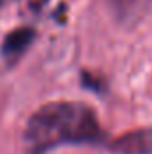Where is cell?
<instances>
[{"instance_id":"6da1fadb","label":"cell","mask_w":152,"mask_h":154,"mask_svg":"<svg viewBox=\"0 0 152 154\" xmlns=\"http://www.w3.org/2000/svg\"><path fill=\"white\" fill-rule=\"evenodd\" d=\"M102 136L97 113L88 104L57 100L31 115L23 129V145L27 154H45L59 145L97 143Z\"/></svg>"},{"instance_id":"277c9868","label":"cell","mask_w":152,"mask_h":154,"mask_svg":"<svg viewBox=\"0 0 152 154\" xmlns=\"http://www.w3.org/2000/svg\"><path fill=\"white\" fill-rule=\"evenodd\" d=\"M149 2H152V0H113V4L123 13V14H125V13H134L136 9L147 5Z\"/></svg>"},{"instance_id":"7a4b0ae2","label":"cell","mask_w":152,"mask_h":154,"mask_svg":"<svg viewBox=\"0 0 152 154\" xmlns=\"http://www.w3.org/2000/svg\"><path fill=\"white\" fill-rule=\"evenodd\" d=\"M114 154H152V127L129 131L109 143Z\"/></svg>"},{"instance_id":"3957f363","label":"cell","mask_w":152,"mask_h":154,"mask_svg":"<svg viewBox=\"0 0 152 154\" xmlns=\"http://www.w3.org/2000/svg\"><path fill=\"white\" fill-rule=\"evenodd\" d=\"M34 38H36V31L32 27H20L11 31L2 41V47H0L2 57L7 63H16L25 54V50L32 45Z\"/></svg>"}]
</instances>
